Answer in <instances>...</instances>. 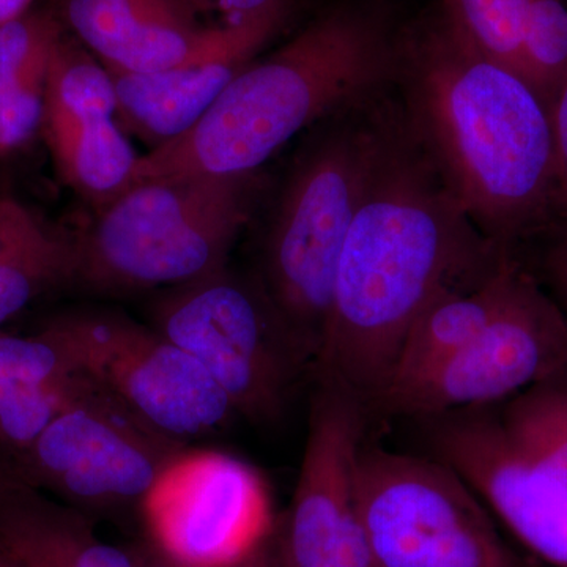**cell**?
Returning a JSON list of instances; mask_svg holds the SVG:
<instances>
[{"mask_svg":"<svg viewBox=\"0 0 567 567\" xmlns=\"http://www.w3.org/2000/svg\"><path fill=\"white\" fill-rule=\"evenodd\" d=\"M509 251L470 221L395 107L342 248L311 380L344 388L371 412L425 306L481 281Z\"/></svg>","mask_w":567,"mask_h":567,"instance_id":"1","label":"cell"},{"mask_svg":"<svg viewBox=\"0 0 567 567\" xmlns=\"http://www.w3.org/2000/svg\"><path fill=\"white\" fill-rule=\"evenodd\" d=\"M404 114L477 230L502 248L558 223L546 100L477 51L442 9L399 35Z\"/></svg>","mask_w":567,"mask_h":567,"instance_id":"2","label":"cell"},{"mask_svg":"<svg viewBox=\"0 0 567 567\" xmlns=\"http://www.w3.org/2000/svg\"><path fill=\"white\" fill-rule=\"evenodd\" d=\"M399 35L379 10L342 3L262 61H251L169 144L141 156L134 185L186 175L248 177L309 126L395 82Z\"/></svg>","mask_w":567,"mask_h":567,"instance_id":"3","label":"cell"},{"mask_svg":"<svg viewBox=\"0 0 567 567\" xmlns=\"http://www.w3.org/2000/svg\"><path fill=\"white\" fill-rule=\"evenodd\" d=\"M380 96L323 122L295 159L265 238L259 279L312 365L342 248L395 111Z\"/></svg>","mask_w":567,"mask_h":567,"instance_id":"4","label":"cell"},{"mask_svg":"<svg viewBox=\"0 0 567 567\" xmlns=\"http://www.w3.org/2000/svg\"><path fill=\"white\" fill-rule=\"evenodd\" d=\"M248 177L137 183L73 238V284L104 295L171 289L227 267L248 219Z\"/></svg>","mask_w":567,"mask_h":567,"instance_id":"5","label":"cell"},{"mask_svg":"<svg viewBox=\"0 0 567 567\" xmlns=\"http://www.w3.org/2000/svg\"><path fill=\"white\" fill-rule=\"evenodd\" d=\"M151 324L192 354L249 423H279L311 379L312 360L262 281L227 267L166 289Z\"/></svg>","mask_w":567,"mask_h":567,"instance_id":"6","label":"cell"},{"mask_svg":"<svg viewBox=\"0 0 567 567\" xmlns=\"http://www.w3.org/2000/svg\"><path fill=\"white\" fill-rule=\"evenodd\" d=\"M357 498L374 567H524L475 491L429 454L364 440Z\"/></svg>","mask_w":567,"mask_h":567,"instance_id":"7","label":"cell"},{"mask_svg":"<svg viewBox=\"0 0 567 567\" xmlns=\"http://www.w3.org/2000/svg\"><path fill=\"white\" fill-rule=\"evenodd\" d=\"M186 447L93 385L0 468L93 520H142L152 492Z\"/></svg>","mask_w":567,"mask_h":567,"instance_id":"8","label":"cell"},{"mask_svg":"<svg viewBox=\"0 0 567 567\" xmlns=\"http://www.w3.org/2000/svg\"><path fill=\"white\" fill-rule=\"evenodd\" d=\"M41 328L93 385L171 439L188 445L237 416L203 365L152 324L85 309Z\"/></svg>","mask_w":567,"mask_h":567,"instance_id":"9","label":"cell"},{"mask_svg":"<svg viewBox=\"0 0 567 567\" xmlns=\"http://www.w3.org/2000/svg\"><path fill=\"white\" fill-rule=\"evenodd\" d=\"M567 371V323L528 268L494 322L457 352L393 383L371 415L421 420L506 402Z\"/></svg>","mask_w":567,"mask_h":567,"instance_id":"10","label":"cell"},{"mask_svg":"<svg viewBox=\"0 0 567 567\" xmlns=\"http://www.w3.org/2000/svg\"><path fill=\"white\" fill-rule=\"evenodd\" d=\"M369 416L344 388L312 380L300 472L270 537L276 567H374L357 498Z\"/></svg>","mask_w":567,"mask_h":567,"instance_id":"11","label":"cell"},{"mask_svg":"<svg viewBox=\"0 0 567 567\" xmlns=\"http://www.w3.org/2000/svg\"><path fill=\"white\" fill-rule=\"evenodd\" d=\"M153 546L194 567L248 558L274 533L262 477L241 458L186 447L142 511Z\"/></svg>","mask_w":567,"mask_h":567,"instance_id":"12","label":"cell"},{"mask_svg":"<svg viewBox=\"0 0 567 567\" xmlns=\"http://www.w3.org/2000/svg\"><path fill=\"white\" fill-rule=\"evenodd\" d=\"M413 421L429 456L453 468L533 554L567 567V487L511 442L495 405Z\"/></svg>","mask_w":567,"mask_h":567,"instance_id":"13","label":"cell"},{"mask_svg":"<svg viewBox=\"0 0 567 567\" xmlns=\"http://www.w3.org/2000/svg\"><path fill=\"white\" fill-rule=\"evenodd\" d=\"M52 13L111 71L151 73L229 52L256 55L281 24L224 28L192 0H55Z\"/></svg>","mask_w":567,"mask_h":567,"instance_id":"14","label":"cell"},{"mask_svg":"<svg viewBox=\"0 0 567 567\" xmlns=\"http://www.w3.org/2000/svg\"><path fill=\"white\" fill-rule=\"evenodd\" d=\"M96 524L0 468V546L21 567H141L136 544L117 546Z\"/></svg>","mask_w":567,"mask_h":567,"instance_id":"15","label":"cell"},{"mask_svg":"<svg viewBox=\"0 0 567 567\" xmlns=\"http://www.w3.org/2000/svg\"><path fill=\"white\" fill-rule=\"evenodd\" d=\"M251 61L248 52H229L151 73L110 70L115 118L155 151L188 133Z\"/></svg>","mask_w":567,"mask_h":567,"instance_id":"16","label":"cell"},{"mask_svg":"<svg viewBox=\"0 0 567 567\" xmlns=\"http://www.w3.org/2000/svg\"><path fill=\"white\" fill-rule=\"evenodd\" d=\"M525 270L516 251H509L481 281L451 287L435 297L410 328L386 388L431 368L483 333L509 303Z\"/></svg>","mask_w":567,"mask_h":567,"instance_id":"17","label":"cell"},{"mask_svg":"<svg viewBox=\"0 0 567 567\" xmlns=\"http://www.w3.org/2000/svg\"><path fill=\"white\" fill-rule=\"evenodd\" d=\"M63 31L52 10H31L0 25V158L43 128L48 74Z\"/></svg>","mask_w":567,"mask_h":567,"instance_id":"18","label":"cell"},{"mask_svg":"<svg viewBox=\"0 0 567 567\" xmlns=\"http://www.w3.org/2000/svg\"><path fill=\"white\" fill-rule=\"evenodd\" d=\"M73 238L14 197H0V328L52 289L73 284Z\"/></svg>","mask_w":567,"mask_h":567,"instance_id":"19","label":"cell"},{"mask_svg":"<svg viewBox=\"0 0 567 567\" xmlns=\"http://www.w3.org/2000/svg\"><path fill=\"white\" fill-rule=\"evenodd\" d=\"M63 182L96 212L134 186L141 156L115 117L41 128Z\"/></svg>","mask_w":567,"mask_h":567,"instance_id":"20","label":"cell"},{"mask_svg":"<svg viewBox=\"0 0 567 567\" xmlns=\"http://www.w3.org/2000/svg\"><path fill=\"white\" fill-rule=\"evenodd\" d=\"M495 409L511 442L567 487V371Z\"/></svg>","mask_w":567,"mask_h":567,"instance_id":"21","label":"cell"},{"mask_svg":"<svg viewBox=\"0 0 567 567\" xmlns=\"http://www.w3.org/2000/svg\"><path fill=\"white\" fill-rule=\"evenodd\" d=\"M110 70L80 40L63 31L52 54L43 125L115 117Z\"/></svg>","mask_w":567,"mask_h":567,"instance_id":"22","label":"cell"},{"mask_svg":"<svg viewBox=\"0 0 567 567\" xmlns=\"http://www.w3.org/2000/svg\"><path fill=\"white\" fill-rule=\"evenodd\" d=\"M529 6L532 0H440V9L477 51L522 76Z\"/></svg>","mask_w":567,"mask_h":567,"instance_id":"23","label":"cell"},{"mask_svg":"<svg viewBox=\"0 0 567 567\" xmlns=\"http://www.w3.org/2000/svg\"><path fill=\"white\" fill-rule=\"evenodd\" d=\"M81 374L43 328L13 334L0 328V398Z\"/></svg>","mask_w":567,"mask_h":567,"instance_id":"24","label":"cell"},{"mask_svg":"<svg viewBox=\"0 0 567 567\" xmlns=\"http://www.w3.org/2000/svg\"><path fill=\"white\" fill-rule=\"evenodd\" d=\"M567 73L566 0H532L524 37V76L550 100Z\"/></svg>","mask_w":567,"mask_h":567,"instance_id":"25","label":"cell"},{"mask_svg":"<svg viewBox=\"0 0 567 567\" xmlns=\"http://www.w3.org/2000/svg\"><path fill=\"white\" fill-rule=\"evenodd\" d=\"M197 13H216L224 28L275 22L281 24L289 10V0H192Z\"/></svg>","mask_w":567,"mask_h":567,"instance_id":"26","label":"cell"},{"mask_svg":"<svg viewBox=\"0 0 567 567\" xmlns=\"http://www.w3.org/2000/svg\"><path fill=\"white\" fill-rule=\"evenodd\" d=\"M547 244L540 256L539 279L546 287L567 323V223L555 224L544 233Z\"/></svg>","mask_w":567,"mask_h":567,"instance_id":"27","label":"cell"},{"mask_svg":"<svg viewBox=\"0 0 567 567\" xmlns=\"http://www.w3.org/2000/svg\"><path fill=\"white\" fill-rule=\"evenodd\" d=\"M548 114L557 153L558 223H567V73L548 100Z\"/></svg>","mask_w":567,"mask_h":567,"instance_id":"28","label":"cell"},{"mask_svg":"<svg viewBox=\"0 0 567 567\" xmlns=\"http://www.w3.org/2000/svg\"><path fill=\"white\" fill-rule=\"evenodd\" d=\"M137 554H140L141 567H194L183 565L177 559L171 558L158 547L153 546L151 540L144 539L136 544ZM224 567H275L274 555H271L270 539L264 544L259 550L254 551L248 558Z\"/></svg>","mask_w":567,"mask_h":567,"instance_id":"29","label":"cell"},{"mask_svg":"<svg viewBox=\"0 0 567 567\" xmlns=\"http://www.w3.org/2000/svg\"><path fill=\"white\" fill-rule=\"evenodd\" d=\"M33 2L35 0H0V25L31 11Z\"/></svg>","mask_w":567,"mask_h":567,"instance_id":"30","label":"cell"},{"mask_svg":"<svg viewBox=\"0 0 567 567\" xmlns=\"http://www.w3.org/2000/svg\"><path fill=\"white\" fill-rule=\"evenodd\" d=\"M0 567H21L13 558L10 557L9 554H7L6 550H3L2 546H0Z\"/></svg>","mask_w":567,"mask_h":567,"instance_id":"31","label":"cell"},{"mask_svg":"<svg viewBox=\"0 0 567 567\" xmlns=\"http://www.w3.org/2000/svg\"><path fill=\"white\" fill-rule=\"evenodd\" d=\"M276 567V566H275Z\"/></svg>","mask_w":567,"mask_h":567,"instance_id":"32","label":"cell"}]
</instances>
